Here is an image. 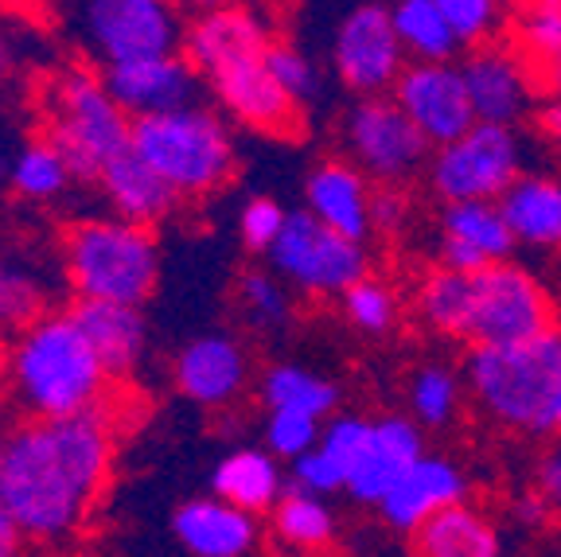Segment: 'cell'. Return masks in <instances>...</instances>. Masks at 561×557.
Masks as SVG:
<instances>
[{"label": "cell", "mask_w": 561, "mask_h": 557, "mask_svg": "<svg viewBox=\"0 0 561 557\" xmlns=\"http://www.w3.org/2000/svg\"><path fill=\"white\" fill-rule=\"evenodd\" d=\"M172 383L203 410H227L250 390V351L227 331L199 336L180 348L172 363Z\"/></svg>", "instance_id": "16"}, {"label": "cell", "mask_w": 561, "mask_h": 557, "mask_svg": "<svg viewBox=\"0 0 561 557\" xmlns=\"http://www.w3.org/2000/svg\"><path fill=\"white\" fill-rule=\"evenodd\" d=\"M370 200H375L370 175L355 160H324L305 180V207L320 223L355 238V242H367L375 235L370 230Z\"/></svg>", "instance_id": "24"}, {"label": "cell", "mask_w": 561, "mask_h": 557, "mask_svg": "<svg viewBox=\"0 0 561 557\" xmlns=\"http://www.w3.org/2000/svg\"><path fill=\"white\" fill-rule=\"evenodd\" d=\"M9 433V413H4V406H0V436Z\"/></svg>", "instance_id": "54"}, {"label": "cell", "mask_w": 561, "mask_h": 557, "mask_svg": "<svg viewBox=\"0 0 561 557\" xmlns=\"http://www.w3.org/2000/svg\"><path fill=\"white\" fill-rule=\"evenodd\" d=\"M270 270L305 296H343L359 277H367V250L355 238L340 235L312 211L285 215L277 242L270 246Z\"/></svg>", "instance_id": "9"}, {"label": "cell", "mask_w": 561, "mask_h": 557, "mask_svg": "<svg viewBox=\"0 0 561 557\" xmlns=\"http://www.w3.org/2000/svg\"><path fill=\"white\" fill-rule=\"evenodd\" d=\"M94 183L102 187L110 215H122L129 223H140V227H160L184 203L133 148H122L117 157L105 160Z\"/></svg>", "instance_id": "25"}, {"label": "cell", "mask_w": 561, "mask_h": 557, "mask_svg": "<svg viewBox=\"0 0 561 557\" xmlns=\"http://www.w3.org/2000/svg\"><path fill=\"white\" fill-rule=\"evenodd\" d=\"M320 429H324V421L312 418V413L270 410V418H265V448L277 461H297L320 441Z\"/></svg>", "instance_id": "39"}, {"label": "cell", "mask_w": 561, "mask_h": 557, "mask_svg": "<svg viewBox=\"0 0 561 557\" xmlns=\"http://www.w3.org/2000/svg\"><path fill=\"white\" fill-rule=\"evenodd\" d=\"M270 534L273 546L289 549V554H324V549H335L340 523L328 507V496H316V491L293 484L270 511Z\"/></svg>", "instance_id": "29"}, {"label": "cell", "mask_w": 561, "mask_h": 557, "mask_svg": "<svg viewBox=\"0 0 561 557\" xmlns=\"http://www.w3.org/2000/svg\"><path fill=\"white\" fill-rule=\"evenodd\" d=\"M405 59L410 55H405L402 39H398L390 9L359 4V9L347 12L343 24L335 27V44H332L335 79L355 98L390 94L398 75L405 70Z\"/></svg>", "instance_id": "12"}, {"label": "cell", "mask_w": 561, "mask_h": 557, "mask_svg": "<svg viewBox=\"0 0 561 557\" xmlns=\"http://www.w3.org/2000/svg\"><path fill=\"white\" fill-rule=\"evenodd\" d=\"M102 70L105 87L129 117L164 114L180 105H195L203 98V75L187 62L184 52L140 55V59L110 62Z\"/></svg>", "instance_id": "15"}, {"label": "cell", "mask_w": 561, "mask_h": 557, "mask_svg": "<svg viewBox=\"0 0 561 557\" xmlns=\"http://www.w3.org/2000/svg\"><path fill=\"white\" fill-rule=\"evenodd\" d=\"M9 67H12V59H9V44H4V35H0V79L9 75Z\"/></svg>", "instance_id": "52"}, {"label": "cell", "mask_w": 561, "mask_h": 557, "mask_svg": "<svg viewBox=\"0 0 561 557\" xmlns=\"http://www.w3.org/2000/svg\"><path fill=\"white\" fill-rule=\"evenodd\" d=\"M523 175V140L515 125L476 122L460 137L445 140L430 152L425 180L445 203L460 200H500Z\"/></svg>", "instance_id": "8"}, {"label": "cell", "mask_w": 561, "mask_h": 557, "mask_svg": "<svg viewBox=\"0 0 561 557\" xmlns=\"http://www.w3.org/2000/svg\"><path fill=\"white\" fill-rule=\"evenodd\" d=\"M265 67H270V75L280 82V90L293 98V102L308 105L316 94H320V70L308 62L305 52H297L293 44H273L265 47Z\"/></svg>", "instance_id": "40"}, {"label": "cell", "mask_w": 561, "mask_h": 557, "mask_svg": "<svg viewBox=\"0 0 561 557\" xmlns=\"http://www.w3.org/2000/svg\"><path fill=\"white\" fill-rule=\"evenodd\" d=\"M421 453H425V429H421L410 413L375 418L367 429V441H363V453L351 464L343 491L359 507H378V499L390 491V484H394Z\"/></svg>", "instance_id": "18"}, {"label": "cell", "mask_w": 561, "mask_h": 557, "mask_svg": "<svg viewBox=\"0 0 561 557\" xmlns=\"http://www.w3.org/2000/svg\"><path fill=\"white\" fill-rule=\"evenodd\" d=\"M59 265L75 296L145 305L160 285L157 235L122 215H90L70 223L59 242Z\"/></svg>", "instance_id": "4"}, {"label": "cell", "mask_w": 561, "mask_h": 557, "mask_svg": "<svg viewBox=\"0 0 561 557\" xmlns=\"http://www.w3.org/2000/svg\"><path fill=\"white\" fill-rule=\"evenodd\" d=\"M550 425H553V433H561V375H558V386H553V406H550Z\"/></svg>", "instance_id": "50"}, {"label": "cell", "mask_w": 561, "mask_h": 557, "mask_svg": "<svg viewBox=\"0 0 561 557\" xmlns=\"http://www.w3.org/2000/svg\"><path fill=\"white\" fill-rule=\"evenodd\" d=\"M24 546H27V542H24V534H20L16 519H12V511L4 507V499H0V557L20 554Z\"/></svg>", "instance_id": "47"}, {"label": "cell", "mask_w": 561, "mask_h": 557, "mask_svg": "<svg viewBox=\"0 0 561 557\" xmlns=\"http://www.w3.org/2000/svg\"><path fill=\"white\" fill-rule=\"evenodd\" d=\"M515 246L500 200H460L440 211V265L476 273L483 265L507 262Z\"/></svg>", "instance_id": "21"}, {"label": "cell", "mask_w": 561, "mask_h": 557, "mask_svg": "<svg viewBox=\"0 0 561 557\" xmlns=\"http://www.w3.org/2000/svg\"><path fill=\"white\" fill-rule=\"evenodd\" d=\"M0 4H4V9H27L32 0H0Z\"/></svg>", "instance_id": "53"}, {"label": "cell", "mask_w": 561, "mask_h": 557, "mask_svg": "<svg viewBox=\"0 0 561 557\" xmlns=\"http://www.w3.org/2000/svg\"><path fill=\"white\" fill-rule=\"evenodd\" d=\"M460 70H465L476 122L518 125L530 114V105H535V79H530V67H526L523 55L480 44L460 62Z\"/></svg>", "instance_id": "20"}, {"label": "cell", "mask_w": 561, "mask_h": 557, "mask_svg": "<svg viewBox=\"0 0 561 557\" xmlns=\"http://www.w3.org/2000/svg\"><path fill=\"white\" fill-rule=\"evenodd\" d=\"M500 211L518 246L561 250V180L523 172L500 195Z\"/></svg>", "instance_id": "27"}, {"label": "cell", "mask_w": 561, "mask_h": 557, "mask_svg": "<svg viewBox=\"0 0 561 557\" xmlns=\"http://www.w3.org/2000/svg\"><path fill=\"white\" fill-rule=\"evenodd\" d=\"M238 316L254 331H280L293 320V293L289 281L277 270H245L234 288Z\"/></svg>", "instance_id": "36"}, {"label": "cell", "mask_w": 561, "mask_h": 557, "mask_svg": "<svg viewBox=\"0 0 561 557\" xmlns=\"http://www.w3.org/2000/svg\"><path fill=\"white\" fill-rule=\"evenodd\" d=\"M172 538L192 557H250L265 546V526L262 514L227 503L210 491V496L175 507Z\"/></svg>", "instance_id": "17"}, {"label": "cell", "mask_w": 561, "mask_h": 557, "mask_svg": "<svg viewBox=\"0 0 561 557\" xmlns=\"http://www.w3.org/2000/svg\"><path fill=\"white\" fill-rule=\"evenodd\" d=\"M410 546L421 557H495L503 549V538L500 526L480 507L456 499L410 534Z\"/></svg>", "instance_id": "26"}, {"label": "cell", "mask_w": 561, "mask_h": 557, "mask_svg": "<svg viewBox=\"0 0 561 557\" xmlns=\"http://www.w3.org/2000/svg\"><path fill=\"white\" fill-rule=\"evenodd\" d=\"M440 12L448 16L453 32L460 35L465 47L488 44L491 35L500 32L503 24V4L500 0H437Z\"/></svg>", "instance_id": "41"}, {"label": "cell", "mask_w": 561, "mask_h": 557, "mask_svg": "<svg viewBox=\"0 0 561 557\" xmlns=\"http://www.w3.org/2000/svg\"><path fill=\"white\" fill-rule=\"evenodd\" d=\"M67 16L94 67L180 52L187 27L172 0H70Z\"/></svg>", "instance_id": "7"}, {"label": "cell", "mask_w": 561, "mask_h": 557, "mask_svg": "<svg viewBox=\"0 0 561 557\" xmlns=\"http://www.w3.org/2000/svg\"><path fill=\"white\" fill-rule=\"evenodd\" d=\"M207 82L222 114L245 129L270 133V137H297V129L305 125V105L280 90V82L265 67V55L227 62Z\"/></svg>", "instance_id": "14"}, {"label": "cell", "mask_w": 561, "mask_h": 557, "mask_svg": "<svg viewBox=\"0 0 561 557\" xmlns=\"http://www.w3.org/2000/svg\"><path fill=\"white\" fill-rule=\"evenodd\" d=\"M265 47H270V32L254 12L238 9V4H219V9L195 12L192 24L184 27L180 52L187 55V62L203 79H210L227 62L265 55Z\"/></svg>", "instance_id": "23"}, {"label": "cell", "mask_w": 561, "mask_h": 557, "mask_svg": "<svg viewBox=\"0 0 561 557\" xmlns=\"http://www.w3.org/2000/svg\"><path fill=\"white\" fill-rule=\"evenodd\" d=\"M370 418H355V413H332L328 425L320 429V448H324L332 461L343 464V471H351L355 456L363 453V441H367Z\"/></svg>", "instance_id": "43"}, {"label": "cell", "mask_w": 561, "mask_h": 557, "mask_svg": "<svg viewBox=\"0 0 561 557\" xmlns=\"http://www.w3.org/2000/svg\"><path fill=\"white\" fill-rule=\"evenodd\" d=\"M561 375V331L518 343H472L465 359V386L495 425L511 433H553L550 406Z\"/></svg>", "instance_id": "3"}, {"label": "cell", "mask_w": 561, "mask_h": 557, "mask_svg": "<svg viewBox=\"0 0 561 557\" xmlns=\"http://www.w3.org/2000/svg\"><path fill=\"white\" fill-rule=\"evenodd\" d=\"M285 215L289 211L280 207L270 195H257L238 211V238L250 253H270V246L277 242L280 227H285Z\"/></svg>", "instance_id": "42"}, {"label": "cell", "mask_w": 561, "mask_h": 557, "mask_svg": "<svg viewBox=\"0 0 561 557\" xmlns=\"http://www.w3.org/2000/svg\"><path fill=\"white\" fill-rule=\"evenodd\" d=\"M293 484L305 491H316V496H335V491H343V484H347V471H343V464L332 461L320 444H312L305 456L293 461Z\"/></svg>", "instance_id": "44"}, {"label": "cell", "mask_w": 561, "mask_h": 557, "mask_svg": "<svg viewBox=\"0 0 561 557\" xmlns=\"http://www.w3.org/2000/svg\"><path fill=\"white\" fill-rule=\"evenodd\" d=\"M262 401L265 410H297L312 413V418L328 421L340 406V390H335L332 378L316 375L308 366L297 363H273L262 375Z\"/></svg>", "instance_id": "32"}, {"label": "cell", "mask_w": 561, "mask_h": 557, "mask_svg": "<svg viewBox=\"0 0 561 557\" xmlns=\"http://www.w3.org/2000/svg\"><path fill=\"white\" fill-rule=\"evenodd\" d=\"M110 371L70 308H47L39 320L9 340V398L24 418L55 421L102 410L110 398Z\"/></svg>", "instance_id": "2"}, {"label": "cell", "mask_w": 561, "mask_h": 557, "mask_svg": "<svg viewBox=\"0 0 561 557\" xmlns=\"http://www.w3.org/2000/svg\"><path fill=\"white\" fill-rule=\"evenodd\" d=\"M405 227H410V195L402 192V183H378L375 200H370V230L394 238Z\"/></svg>", "instance_id": "45"}, {"label": "cell", "mask_w": 561, "mask_h": 557, "mask_svg": "<svg viewBox=\"0 0 561 557\" xmlns=\"http://www.w3.org/2000/svg\"><path fill=\"white\" fill-rule=\"evenodd\" d=\"M114 471V429L102 410L55 421L24 418L0 436V499L27 546L79 538Z\"/></svg>", "instance_id": "1"}, {"label": "cell", "mask_w": 561, "mask_h": 557, "mask_svg": "<svg viewBox=\"0 0 561 557\" xmlns=\"http://www.w3.org/2000/svg\"><path fill=\"white\" fill-rule=\"evenodd\" d=\"M51 308V281L32 258L0 246V336H16Z\"/></svg>", "instance_id": "30"}, {"label": "cell", "mask_w": 561, "mask_h": 557, "mask_svg": "<svg viewBox=\"0 0 561 557\" xmlns=\"http://www.w3.org/2000/svg\"><path fill=\"white\" fill-rule=\"evenodd\" d=\"M285 471L270 448H238L222 456L210 471V491L222 496L227 503L245 507L254 514H270L277 499L285 496Z\"/></svg>", "instance_id": "28"}, {"label": "cell", "mask_w": 561, "mask_h": 557, "mask_svg": "<svg viewBox=\"0 0 561 557\" xmlns=\"http://www.w3.org/2000/svg\"><path fill=\"white\" fill-rule=\"evenodd\" d=\"M129 148L180 200H203V195L219 192L238 168L234 137H230L227 122L199 102L164 110V114L133 117Z\"/></svg>", "instance_id": "5"}, {"label": "cell", "mask_w": 561, "mask_h": 557, "mask_svg": "<svg viewBox=\"0 0 561 557\" xmlns=\"http://www.w3.org/2000/svg\"><path fill=\"white\" fill-rule=\"evenodd\" d=\"M417 312L433 331L448 340L468 343V316H472V273L437 265L417 285Z\"/></svg>", "instance_id": "31"}, {"label": "cell", "mask_w": 561, "mask_h": 557, "mask_svg": "<svg viewBox=\"0 0 561 557\" xmlns=\"http://www.w3.org/2000/svg\"><path fill=\"white\" fill-rule=\"evenodd\" d=\"M390 98L402 105L405 117L417 125V133L430 140L433 148L460 137V133L476 125V110H472V98H468L465 70H460V62H453V59L405 62V70L398 75Z\"/></svg>", "instance_id": "13"}, {"label": "cell", "mask_w": 561, "mask_h": 557, "mask_svg": "<svg viewBox=\"0 0 561 557\" xmlns=\"http://www.w3.org/2000/svg\"><path fill=\"white\" fill-rule=\"evenodd\" d=\"M410 418L417 421L421 429H445L456 421L460 413V398H465V383L456 375L453 366L445 363H430L417 366L410 375Z\"/></svg>", "instance_id": "35"}, {"label": "cell", "mask_w": 561, "mask_h": 557, "mask_svg": "<svg viewBox=\"0 0 561 557\" xmlns=\"http://www.w3.org/2000/svg\"><path fill=\"white\" fill-rule=\"evenodd\" d=\"M9 386V336H0V390Z\"/></svg>", "instance_id": "51"}, {"label": "cell", "mask_w": 561, "mask_h": 557, "mask_svg": "<svg viewBox=\"0 0 561 557\" xmlns=\"http://www.w3.org/2000/svg\"><path fill=\"white\" fill-rule=\"evenodd\" d=\"M553 328V300L530 270L507 262L472 273L468 343H518Z\"/></svg>", "instance_id": "11"}, {"label": "cell", "mask_w": 561, "mask_h": 557, "mask_svg": "<svg viewBox=\"0 0 561 557\" xmlns=\"http://www.w3.org/2000/svg\"><path fill=\"white\" fill-rule=\"evenodd\" d=\"M546 129L558 137V145H561V102H553L550 110H546Z\"/></svg>", "instance_id": "49"}, {"label": "cell", "mask_w": 561, "mask_h": 557, "mask_svg": "<svg viewBox=\"0 0 561 557\" xmlns=\"http://www.w3.org/2000/svg\"><path fill=\"white\" fill-rule=\"evenodd\" d=\"M468 496V476L465 468L448 456H430L421 453L402 476L390 484L382 499H378V519L394 534L410 538L430 514H437L440 507L456 503V499Z\"/></svg>", "instance_id": "19"}, {"label": "cell", "mask_w": 561, "mask_h": 557, "mask_svg": "<svg viewBox=\"0 0 561 557\" xmlns=\"http://www.w3.org/2000/svg\"><path fill=\"white\" fill-rule=\"evenodd\" d=\"M340 300L343 320L355 331H363V336H386L398 323V293L386 281L370 277V273L355 281Z\"/></svg>", "instance_id": "38"}, {"label": "cell", "mask_w": 561, "mask_h": 557, "mask_svg": "<svg viewBox=\"0 0 561 557\" xmlns=\"http://www.w3.org/2000/svg\"><path fill=\"white\" fill-rule=\"evenodd\" d=\"M347 160L370 175V183H410L430 164L433 145L405 117L390 94H367L343 117Z\"/></svg>", "instance_id": "10"}, {"label": "cell", "mask_w": 561, "mask_h": 557, "mask_svg": "<svg viewBox=\"0 0 561 557\" xmlns=\"http://www.w3.org/2000/svg\"><path fill=\"white\" fill-rule=\"evenodd\" d=\"M70 316L87 331V340L94 343L98 359L105 363L114 383H125L140 371L145 355H149V320L140 312V305H125V300H98V296H75Z\"/></svg>", "instance_id": "22"}, {"label": "cell", "mask_w": 561, "mask_h": 557, "mask_svg": "<svg viewBox=\"0 0 561 557\" xmlns=\"http://www.w3.org/2000/svg\"><path fill=\"white\" fill-rule=\"evenodd\" d=\"M390 20H394V32L410 59H456V52L465 47L437 0H398L394 9H390Z\"/></svg>", "instance_id": "33"}, {"label": "cell", "mask_w": 561, "mask_h": 557, "mask_svg": "<svg viewBox=\"0 0 561 557\" xmlns=\"http://www.w3.org/2000/svg\"><path fill=\"white\" fill-rule=\"evenodd\" d=\"M47 140L62 152L75 180L94 183L102 164L129 148L133 117L114 102L102 70L70 67L47 82L44 94Z\"/></svg>", "instance_id": "6"}, {"label": "cell", "mask_w": 561, "mask_h": 557, "mask_svg": "<svg viewBox=\"0 0 561 557\" xmlns=\"http://www.w3.org/2000/svg\"><path fill=\"white\" fill-rule=\"evenodd\" d=\"M175 9L184 12V16H195V12H207V9H219L227 0H172Z\"/></svg>", "instance_id": "48"}, {"label": "cell", "mask_w": 561, "mask_h": 557, "mask_svg": "<svg viewBox=\"0 0 561 557\" xmlns=\"http://www.w3.org/2000/svg\"><path fill=\"white\" fill-rule=\"evenodd\" d=\"M535 496H538V503L546 507L550 519H561V433H558V441L546 448L535 468Z\"/></svg>", "instance_id": "46"}, {"label": "cell", "mask_w": 561, "mask_h": 557, "mask_svg": "<svg viewBox=\"0 0 561 557\" xmlns=\"http://www.w3.org/2000/svg\"><path fill=\"white\" fill-rule=\"evenodd\" d=\"M9 180H12V192H16L20 200L55 203L70 183H75V172H70V164L62 160L59 148H55L47 137H39V140H27V145L16 152Z\"/></svg>", "instance_id": "34"}, {"label": "cell", "mask_w": 561, "mask_h": 557, "mask_svg": "<svg viewBox=\"0 0 561 557\" xmlns=\"http://www.w3.org/2000/svg\"><path fill=\"white\" fill-rule=\"evenodd\" d=\"M511 27L526 62L535 59L542 67L561 62V0H518Z\"/></svg>", "instance_id": "37"}]
</instances>
